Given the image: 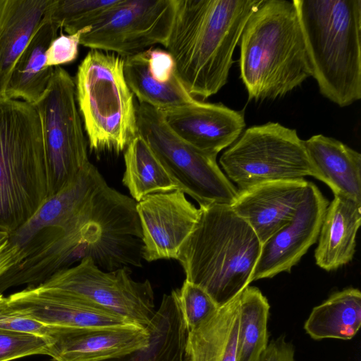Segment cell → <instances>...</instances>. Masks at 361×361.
<instances>
[{
  "instance_id": "cell-1",
  "label": "cell",
  "mask_w": 361,
  "mask_h": 361,
  "mask_svg": "<svg viewBox=\"0 0 361 361\" xmlns=\"http://www.w3.org/2000/svg\"><path fill=\"white\" fill-rule=\"evenodd\" d=\"M137 202L104 180L80 211L24 260L28 276L42 283L85 258L104 271L141 267L142 235Z\"/></svg>"
},
{
  "instance_id": "cell-2",
  "label": "cell",
  "mask_w": 361,
  "mask_h": 361,
  "mask_svg": "<svg viewBox=\"0 0 361 361\" xmlns=\"http://www.w3.org/2000/svg\"><path fill=\"white\" fill-rule=\"evenodd\" d=\"M262 1L176 0L164 47L191 95L204 99L226 84L235 47Z\"/></svg>"
},
{
  "instance_id": "cell-3",
  "label": "cell",
  "mask_w": 361,
  "mask_h": 361,
  "mask_svg": "<svg viewBox=\"0 0 361 361\" xmlns=\"http://www.w3.org/2000/svg\"><path fill=\"white\" fill-rule=\"evenodd\" d=\"M238 44L240 77L249 100L283 97L312 75L293 1L263 0Z\"/></svg>"
},
{
  "instance_id": "cell-4",
  "label": "cell",
  "mask_w": 361,
  "mask_h": 361,
  "mask_svg": "<svg viewBox=\"0 0 361 361\" xmlns=\"http://www.w3.org/2000/svg\"><path fill=\"white\" fill-rule=\"evenodd\" d=\"M194 230L176 259L185 279L204 289L219 306L252 282L262 243L250 226L229 205L200 207Z\"/></svg>"
},
{
  "instance_id": "cell-5",
  "label": "cell",
  "mask_w": 361,
  "mask_h": 361,
  "mask_svg": "<svg viewBox=\"0 0 361 361\" xmlns=\"http://www.w3.org/2000/svg\"><path fill=\"white\" fill-rule=\"evenodd\" d=\"M320 93L345 107L361 98V0H293Z\"/></svg>"
},
{
  "instance_id": "cell-6",
  "label": "cell",
  "mask_w": 361,
  "mask_h": 361,
  "mask_svg": "<svg viewBox=\"0 0 361 361\" xmlns=\"http://www.w3.org/2000/svg\"><path fill=\"white\" fill-rule=\"evenodd\" d=\"M48 197L40 120L33 105L0 97V231L28 221Z\"/></svg>"
},
{
  "instance_id": "cell-7",
  "label": "cell",
  "mask_w": 361,
  "mask_h": 361,
  "mask_svg": "<svg viewBox=\"0 0 361 361\" xmlns=\"http://www.w3.org/2000/svg\"><path fill=\"white\" fill-rule=\"evenodd\" d=\"M124 57L90 49L78 67L75 99L90 151L119 154L137 135V107Z\"/></svg>"
},
{
  "instance_id": "cell-8",
  "label": "cell",
  "mask_w": 361,
  "mask_h": 361,
  "mask_svg": "<svg viewBox=\"0 0 361 361\" xmlns=\"http://www.w3.org/2000/svg\"><path fill=\"white\" fill-rule=\"evenodd\" d=\"M227 176L243 191L264 183L314 177L304 140L277 122L251 126L221 154Z\"/></svg>"
},
{
  "instance_id": "cell-9",
  "label": "cell",
  "mask_w": 361,
  "mask_h": 361,
  "mask_svg": "<svg viewBox=\"0 0 361 361\" xmlns=\"http://www.w3.org/2000/svg\"><path fill=\"white\" fill-rule=\"evenodd\" d=\"M137 107V135L149 145L179 190L200 207L231 206L238 190L220 169L216 157L206 154L177 136L161 113L143 103Z\"/></svg>"
},
{
  "instance_id": "cell-10",
  "label": "cell",
  "mask_w": 361,
  "mask_h": 361,
  "mask_svg": "<svg viewBox=\"0 0 361 361\" xmlns=\"http://www.w3.org/2000/svg\"><path fill=\"white\" fill-rule=\"evenodd\" d=\"M41 124L48 176V197L72 181L90 163L82 119L76 104L75 82L61 66L33 105Z\"/></svg>"
},
{
  "instance_id": "cell-11",
  "label": "cell",
  "mask_w": 361,
  "mask_h": 361,
  "mask_svg": "<svg viewBox=\"0 0 361 361\" xmlns=\"http://www.w3.org/2000/svg\"><path fill=\"white\" fill-rule=\"evenodd\" d=\"M37 286L74 297L145 327L155 313L154 292L148 280H133L128 267L104 271L89 257Z\"/></svg>"
},
{
  "instance_id": "cell-12",
  "label": "cell",
  "mask_w": 361,
  "mask_h": 361,
  "mask_svg": "<svg viewBox=\"0 0 361 361\" xmlns=\"http://www.w3.org/2000/svg\"><path fill=\"white\" fill-rule=\"evenodd\" d=\"M176 0H118L91 26L80 44L123 57L165 46L176 12Z\"/></svg>"
},
{
  "instance_id": "cell-13",
  "label": "cell",
  "mask_w": 361,
  "mask_h": 361,
  "mask_svg": "<svg viewBox=\"0 0 361 361\" xmlns=\"http://www.w3.org/2000/svg\"><path fill=\"white\" fill-rule=\"evenodd\" d=\"M142 235V258L147 262L176 259L200 216L185 193L176 190L150 194L137 202Z\"/></svg>"
},
{
  "instance_id": "cell-14",
  "label": "cell",
  "mask_w": 361,
  "mask_h": 361,
  "mask_svg": "<svg viewBox=\"0 0 361 361\" xmlns=\"http://www.w3.org/2000/svg\"><path fill=\"white\" fill-rule=\"evenodd\" d=\"M329 204L319 188L308 182L293 219L262 244L252 281L290 271L317 242Z\"/></svg>"
},
{
  "instance_id": "cell-15",
  "label": "cell",
  "mask_w": 361,
  "mask_h": 361,
  "mask_svg": "<svg viewBox=\"0 0 361 361\" xmlns=\"http://www.w3.org/2000/svg\"><path fill=\"white\" fill-rule=\"evenodd\" d=\"M159 111L166 126L177 136L215 157L235 142L245 128L243 111L221 103L197 99L185 106Z\"/></svg>"
},
{
  "instance_id": "cell-16",
  "label": "cell",
  "mask_w": 361,
  "mask_h": 361,
  "mask_svg": "<svg viewBox=\"0 0 361 361\" xmlns=\"http://www.w3.org/2000/svg\"><path fill=\"white\" fill-rule=\"evenodd\" d=\"M149 343L147 329L138 324L92 329L57 326L49 356L54 361H108L142 352Z\"/></svg>"
},
{
  "instance_id": "cell-17",
  "label": "cell",
  "mask_w": 361,
  "mask_h": 361,
  "mask_svg": "<svg viewBox=\"0 0 361 361\" xmlns=\"http://www.w3.org/2000/svg\"><path fill=\"white\" fill-rule=\"evenodd\" d=\"M6 298L20 312L49 326L92 329L137 324L74 297L38 286L26 287Z\"/></svg>"
},
{
  "instance_id": "cell-18",
  "label": "cell",
  "mask_w": 361,
  "mask_h": 361,
  "mask_svg": "<svg viewBox=\"0 0 361 361\" xmlns=\"http://www.w3.org/2000/svg\"><path fill=\"white\" fill-rule=\"evenodd\" d=\"M126 82L139 103L159 111L193 103L197 99L176 75L171 54L159 48H149L124 57Z\"/></svg>"
},
{
  "instance_id": "cell-19",
  "label": "cell",
  "mask_w": 361,
  "mask_h": 361,
  "mask_svg": "<svg viewBox=\"0 0 361 361\" xmlns=\"http://www.w3.org/2000/svg\"><path fill=\"white\" fill-rule=\"evenodd\" d=\"M308 182L299 179L257 185L238 191L231 207L250 226L262 244L293 219Z\"/></svg>"
},
{
  "instance_id": "cell-20",
  "label": "cell",
  "mask_w": 361,
  "mask_h": 361,
  "mask_svg": "<svg viewBox=\"0 0 361 361\" xmlns=\"http://www.w3.org/2000/svg\"><path fill=\"white\" fill-rule=\"evenodd\" d=\"M104 180L90 162L63 188L47 197L28 221L9 234L8 240L23 248L42 230L63 228Z\"/></svg>"
},
{
  "instance_id": "cell-21",
  "label": "cell",
  "mask_w": 361,
  "mask_h": 361,
  "mask_svg": "<svg viewBox=\"0 0 361 361\" xmlns=\"http://www.w3.org/2000/svg\"><path fill=\"white\" fill-rule=\"evenodd\" d=\"M314 177L334 195L361 203V154L342 142L322 134L304 140Z\"/></svg>"
},
{
  "instance_id": "cell-22",
  "label": "cell",
  "mask_w": 361,
  "mask_h": 361,
  "mask_svg": "<svg viewBox=\"0 0 361 361\" xmlns=\"http://www.w3.org/2000/svg\"><path fill=\"white\" fill-rule=\"evenodd\" d=\"M361 223V203L334 195L324 216L315 250L316 264L332 271L353 258L356 235Z\"/></svg>"
},
{
  "instance_id": "cell-23",
  "label": "cell",
  "mask_w": 361,
  "mask_h": 361,
  "mask_svg": "<svg viewBox=\"0 0 361 361\" xmlns=\"http://www.w3.org/2000/svg\"><path fill=\"white\" fill-rule=\"evenodd\" d=\"M51 0H0V97Z\"/></svg>"
},
{
  "instance_id": "cell-24",
  "label": "cell",
  "mask_w": 361,
  "mask_h": 361,
  "mask_svg": "<svg viewBox=\"0 0 361 361\" xmlns=\"http://www.w3.org/2000/svg\"><path fill=\"white\" fill-rule=\"evenodd\" d=\"M60 27L44 13L36 32L18 58L4 97L34 105L48 87L54 67L46 66V51Z\"/></svg>"
},
{
  "instance_id": "cell-25",
  "label": "cell",
  "mask_w": 361,
  "mask_h": 361,
  "mask_svg": "<svg viewBox=\"0 0 361 361\" xmlns=\"http://www.w3.org/2000/svg\"><path fill=\"white\" fill-rule=\"evenodd\" d=\"M240 317L238 294L188 332L185 361H235Z\"/></svg>"
},
{
  "instance_id": "cell-26",
  "label": "cell",
  "mask_w": 361,
  "mask_h": 361,
  "mask_svg": "<svg viewBox=\"0 0 361 361\" xmlns=\"http://www.w3.org/2000/svg\"><path fill=\"white\" fill-rule=\"evenodd\" d=\"M361 326V293L348 288L314 307L304 329L313 339L350 340Z\"/></svg>"
},
{
  "instance_id": "cell-27",
  "label": "cell",
  "mask_w": 361,
  "mask_h": 361,
  "mask_svg": "<svg viewBox=\"0 0 361 361\" xmlns=\"http://www.w3.org/2000/svg\"><path fill=\"white\" fill-rule=\"evenodd\" d=\"M122 182L137 202L145 196L179 190L147 142L137 135L124 150Z\"/></svg>"
},
{
  "instance_id": "cell-28",
  "label": "cell",
  "mask_w": 361,
  "mask_h": 361,
  "mask_svg": "<svg viewBox=\"0 0 361 361\" xmlns=\"http://www.w3.org/2000/svg\"><path fill=\"white\" fill-rule=\"evenodd\" d=\"M149 347L137 353L149 361H185L188 331L171 294H164L159 308L146 327Z\"/></svg>"
},
{
  "instance_id": "cell-29",
  "label": "cell",
  "mask_w": 361,
  "mask_h": 361,
  "mask_svg": "<svg viewBox=\"0 0 361 361\" xmlns=\"http://www.w3.org/2000/svg\"><path fill=\"white\" fill-rule=\"evenodd\" d=\"M239 295L240 317L235 361H259L268 345L270 305L255 286H247Z\"/></svg>"
},
{
  "instance_id": "cell-30",
  "label": "cell",
  "mask_w": 361,
  "mask_h": 361,
  "mask_svg": "<svg viewBox=\"0 0 361 361\" xmlns=\"http://www.w3.org/2000/svg\"><path fill=\"white\" fill-rule=\"evenodd\" d=\"M118 0H51L45 11L68 35L91 26Z\"/></svg>"
},
{
  "instance_id": "cell-31",
  "label": "cell",
  "mask_w": 361,
  "mask_h": 361,
  "mask_svg": "<svg viewBox=\"0 0 361 361\" xmlns=\"http://www.w3.org/2000/svg\"><path fill=\"white\" fill-rule=\"evenodd\" d=\"M188 331L194 329L219 307L200 286L185 279L180 288L171 293Z\"/></svg>"
},
{
  "instance_id": "cell-32",
  "label": "cell",
  "mask_w": 361,
  "mask_h": 361,
  "mask_svg": "<svg viewBox=\"0 0 361 361\" xmlns=\"http://www.w3.org/2000/svg\"><path fill=\"white\" fill-rule=\"evenodd\" d=\"M49 353V342L41 336L0 329V361Z\"/></svg>"
},
{
  "instance_id": "cell-33",
  "label": "cell",
  "mask_w": 361,
  "mask_h": 361,
  "mask_svg": "<svg viewBox=\"0 0 361 361\" xmlns=\"http://www.w3.org/2000/svg\"><path fill=\"white\" fill-rule=\"evenodd\" d=\"M56 329L57 326L47 325L20 312L8 302L6 297L0 294V329L35 334L50 344Z\"/></svg>"
},
{
  "instance_id": "cell-34",
  "label": "cell",
  "mask_w": 361,
  "mask_h": 361,
  "mask_svg": "<svg viewBox=\"0 0 361 361\" xmlns=\"http://www.w3.org/2000/svg\"><path fill=\"white\" fill-rule=\"evenodd\" d=\"M85 28L73 35L61 34L56 37L46 51V66L51 67L74 61L78 55L81 35Z\"/></svg>"
},
{
  "instance_id": "cell-35",
  "label": "cell",
  "mask_w": 361,
  "mask_h": 361,
  "mask_svg": "<svg viewBox=\"0 0 361 361\" xmlns=\"http://www.w3.org/2000/svg\"><path fill=\"white\" fill-rule=\"evenodd\" d=\"M259 361H295L293 344L284 336L273 339L261 355Z\"/></svg>"
},
{
  "instance_id": "cell-36",
  "label": "cell",
  "mask_w": 361,
  "mask_h": 361,
  "mask_svg": "<svg viewBox=\"0 0 361 361\" xmlns=\"http://www.w3.org/2000/svg\"><path fill=\"white\" fill-rule=\"evenodd\" d=\"M25 254L23 249L9 240L0 246V276L19 263Z\"/></svg>"
},
{
  "instance_id": "cell-37",
  "label": "cell",
  "mask_w": 361,
  "mask_h": 361,
  "mask_svg": "<svg viewBox=\"0 0 361 361\" xmlns=\"http://www.w3.org/2000/svg\"><path fill=\"white\" fill-rule=\"evenodd\" d=\"M9 238V233L0 231V246L3 245L6 241H7Z\"/></svg>"
},
{
  "instance_id": "cell-38",
  "label": "cell",
  "mask_w": 361,
  "mask_h": 361,
  "mask_svg": "<svg viewBox=\"0 0 361 361\" xmlns=\"http://www.w3.org/2000/svg\"><path fill=\"white\" fill-rule=\"evenodd\" d=\"M135 356L133 357L129 361H149L147 359L142 357L139 354H135Z\"/></svg>"
}]
</instances>
